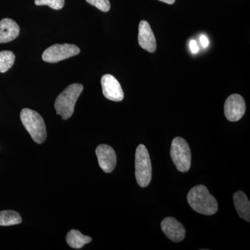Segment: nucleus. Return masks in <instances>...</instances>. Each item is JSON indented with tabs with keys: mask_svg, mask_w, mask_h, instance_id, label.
Here are the masks:
<instances>
[{
	"mask_svg": "<svg viewBox=\"0 0 250 250\" xmlns=\"http://www.w3.org/2000/svg\"><path fill=\"white\" fill-rule=\"evenodd\" d=\"M233 204L240 218L250 221V202L248 197L243 191L235 192L233 195Z\"/></svg>",
	"mask_w": 250,
	"mask_h": 250,
	"instance_id": "obj_13",
	"label": "nucleus"
},
{
	"mask_svg": "<svg viewBox=\"0 0 250 250\" xmlns=\"http://www.w3.org/2000/svg\"><path fill=\"white\" fill-rule=\"evenodd\" d=\"M67 244L74 249H81L85 245L90 243L92 238L88 236H84L80 231L72 229L67 233L66 236Z\"/></svg>",
	"mask_w": 250,
	"mask_h": 250,
	"instance_id": "obj_14",
	"label": "nucleus"
},
{
	"mask_svg": "<svg viewBox=\"0 0 250 250\" xmlns=\"http://www.w3.org/2000/svg\"><path fill=\"white\" fill-rule=\"evenodd\" d=\"M20 27L17 23L9 18L0 21V43L15 40L19 36Z\"/></svg>",
	"mask_w": 250,
	"mask_h": 250,
	"instance_id": "obj_12",
	"label": "nucleus"
},
{
	"mask_svg": "<svg viewBox=\"0 0 250 250\" xmlns=\"http://www.w3.org/2000/svg\"><path fill=\"white\" fill-rule=\"evenodd\" d=\"M21 119L24 128L36 143L42 144L45 142L47 131L45 122L40 114L29 108H23L21 113Z\"/></svg>",
	"mask_w": 250,
	"mask_h": 250,
	"instance_id": "obj_3",
	"label": "nucleus"
},
{
	"mask_svg": "<svg viewBox=\"0 0 250 250\" xmlns=\"http://www.w3.org/2000/svg\"><path fill=\"white\" fill-rule=\"evenodd\" d=\"M80 53V49L72 44H55L48 47L42 55V60L47 62H58Z\"/></svg>",
	"mask_w": 250,
	"mask_h": 250,
	"instance_id": "obj_6",
	"label": "nucleus"
},
{
	"mask_svg": "<svg viewBox=\"0 0 250 250\" xmlns=\"http://www.w3.org/2000/svg\"><path fill=\"white\" fill-rule=\"evenodd\" d=\"M37 6L46 5L55 10L62 9L65 4V0H35Z\"/></svg>",
	"mask_w": 250,
	"mask_h": 250,
	"instance_id": "obj_17",
	"label": "nucleus"
},
{
	"mask_svg": "<svg viewBox=\"0 0 250 250\" xmlns=\"http://www.w3.org/2000/svg\"><path fill=\"white\" fill-rule=\"evenodd\" d=\"M16 56L11 51L0 52V72L4 73L14 65Z\"/></svg>",
	"mask_w": 250,
	"mask_h": 250,
	"instance_id": "obj_16",
	"label": "nucleus"
},
{
	"mask_svg": "<svg viewBox=\"0 0 250 250\" xmlns=\"http://www.w3.org/2000/svg\"><path fill=\"white\" fill-rule=\"evenodd\" d=\"M103 93L105 98L113 102H121L124 98V92L119 82L113 75L106 74L102 77Z\"/></svg>",
	"mask_w": 250,
	"mask_h": 250,
	"instance_id": "obj_8",
	"label": "nucleus"
},
{
	"mask_svg": "<svg viewBox=\"0 0 250 250\" xmlns=\"http://www.w3.org/2000/svg\"><path fill=\"white\" fill-rule=\"evenodd\" d=\"M139 45L145 50L154 53L156 49V42L155 36L150 25L147 21H141L139 27Z\"/></svg>",
	"mask_w": 250,
	"mask_h": 250,
	"instance_id": "obj_11",
	"label": "nucleus"
},
{
	"mask_svg": "<svg viewBox=\"0 0 250 250\" xmlns=\"http://www.w3.org/2000/svg\"><path fill=\"white\" fill-rule=\"evenodd\" d=\"M161 229L166 236L174 243L182 241L185 238V228L182 224L172 217H167L163 220Z\"/></svg>",
	"mask_w": 250,
	"mask_h": 250,
	"instance_id": "obj_10",
	"label": "nucleus"
},
{
	"mask_svg": "<svg viewBox=\"0 0 250 250\" xmlns=\"http://www.w3.org/2000/svg\"><path fill=\"white\" fill-rule=\"evenodd\" d=\"M170 155L177 170L182 172L190 170L191 152L188 144L183 138H174L171 145Z\"/></svg>",
	"mask_w": 250,
	"mask_h": 250,
	"instance_id": "obj_5",
	"label": "nucleus"
},
{
	"mask_svg": "<svg viewBox=\"0 0 250 250\" xmlns=\"http://www.w3.org/2000/svg\"><path fill=\"white\" fill-rule=\"evenodd\" d=\"M187 200L192 209L200 214L212 215L218 211V202L205 186L198 185L190 189Z\"/></svg>",
	"mask_w": 250,
	"mask_h": 250,
	"instance_id": "obj_1",
	"label": "nucleus"
},
{
	"mask_svg": "<svg viewBox=\"0 0 250 250\" xmlns=\"http://www.w3.org/2000/svg\"><path fill=\"white\" fill-rule=\"evenodd\" d=\"M97 157L99 166L102 170L106 173H110L114 170L117 164L116 154L114 149L107 145H100L97 147Z\"/></svg>",
	"mask_w": 250,
	"mask_h": 250,
	"instance_id": "obj_9",
	"label": "nucleus"
},
{
	"mask_svg": "<svg viewBox=\"0 0 250 250\" xmlns=\"http://www.w3.org/2000/svg\"><path fill=\"white\" fill-rule=\"evenodd\" d=\"M159 1H163V2L166 3V4H174L175 0H159Z\"/></svg>",
	"mask_w": 250,
	"mask_h": 250,
	"instance_id": "obj_21",
	"label": "nucleus"
},
{
	"mask_svg": "<svg viewBox=\"0 0 250 250\" xmlns=\"http://www.w3.org/2000/svg\"><path fill=\"white\" fill-rule=\"evenodd\" d=\"M86 1L103 12H108L111 9L109 0H86Z\"/></svg>",
	"mask_w": 250,
	"mask_h": 250,
	"instance_id": "obj_18",
	"label": "nucleus"
},
{
	"mask_svg": "<svg viewBox=\"0 0 250 250\" xmlns=\"http://www.w3.org/2000/svg\"><path fill=\"white\" fill-rule=\"evenodd\" d=\"M135 174L137 183L142 188L147 187L152 179V163L147 148L139 145L135 156Z\"/></svg>",
	"mask_w": 250,
	"mask_h": 250,
	"instance_id": "obj_4",
	"label": "nucleus"
},
{
	"mask_svg": "<svg viewBox=\"0 0 250 250\" xmlns=\"http://www.w3.org/2000/svg\"><path fill=\"white\" fill-rule=\"evenodd\" d=\"M200 42H201L202 47H207V46L209 44V41H208V38L205 35H202L200 38Z\"/></svg>",
	"mask_w": 250,
	"mask_h": 250,
	"instance_id": "obj_20",
	"label": "nucleus"
},
{
	"mask_svg": "<svg viewBox=\"0 0 250 250\" xmlns=\"http://www.w3.org/2000/svg\"><path fill=\"white\" fill-rule=\"evenodd\" d=\"M246 110V105L244 99L238 94L230 95L225 101L224 111L228 121H239L244 116Z\"/></svg>",
	"mask_w": 250,
	"mask_h": 250,
	"instance_id": "obj_7",
	"label": "nucleus"
},
{
	"mask_svg": "<svg viewBox=\"0 0 250 250\" xmlns=\"http://www.w3.org/2000/svg\"><path fill=\"white\" fill-rule=\"evenodd\" d=\"M190 50L193 54H196L198 52L199 47L197 45L196 41L191 40L190 42Z\"/></svg>",
	"mask_w": 250,
	"mask_h": 250,
	"instance_id": "obj_19",
	"label": "nucleus"
},
{
	"mask_svg": "<svg viewBox=\"0 0 250 250\" xmlns=\"http://www.w3.org/2000/svg\"><path fill=\"white\" fill-rule=\"evenodd\" d=\"M83 90V85L72 83L57 97L54 107L57 114L60 115L62 119L67 120L72 116L75 111V104Z\"/></svg>",
	"mask_w": 250,
	"mask_h": 250,
	"instance_id": "obj_2",
	"label": "nucleus"
},
{
	"mask_svg": "<svg viewBox=\"0 0 250 250\" xmlns=\"http://www.w3.org/2000/svg\"><path fill=\"white\" fill-rule=\"evenodd\" d=\"M21 215L14 210L0 211V226H11L22 223Z\"/></svg>",
	"mask_w": 250,
	"mask_h": 250,
	"instance_id": "obj_15",
	"label": "nucleus"
}]
</instances>
